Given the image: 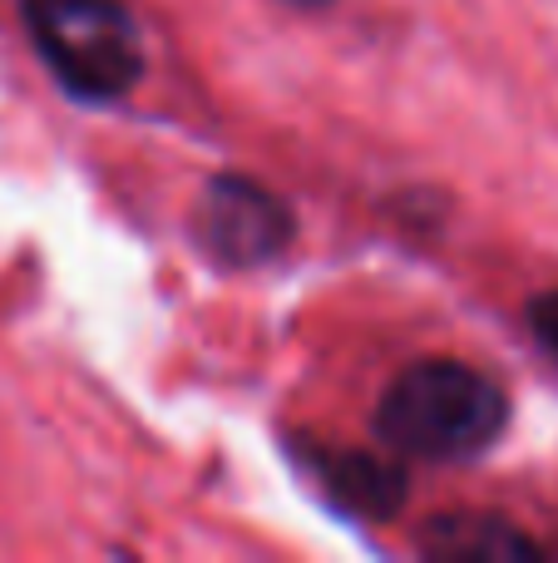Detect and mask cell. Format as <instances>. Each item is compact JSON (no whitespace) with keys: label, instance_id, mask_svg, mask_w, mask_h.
Instances as JSON below:
<instances>
[{"label":"cell","instance_id":"6da1fadb","mask_svg":"<svg viewBox=\"0 0 558 563\" xmlns=\"http://www.w3.org/2000/svg\"><path fill=\"white\" fill-rule=\"evenodd\" d=\"M510 426V390L470 361L431 356L395 371L376 406V435L405 460H475Z\"/></svg>","mask_w":558,"mask_h":563},{"label":"cell","instance_id":"7a4b0ae2","mask_svg":"<svg viewBox=\"0 0 558 563\" xmlns=\"http://www.w3.org/2000/svg\"><path fill=\"white\" fill-rule=\"evenodd\" d=\"M35 55L85 104L124 99L144 75V35L124 0H25Z\"/></svg>","mask_w":558,"mask_h":563},{"label":"cell","instance_id":"3957f363","mask_svg":"<svg viewBox=\"0 0 558 563\" xmlns=\"http://www.w3.org/2000/svg\"><path fill=\"white\" fill-rule=\"evenodd\" d=\"M297 218L267 184L247 174H217L193 208V238L217 267H263L287 253Z\"/></svg>","mask_w":558,"mask_h":563},{"label":"cell","instance_id":"277c9868","mask_svg":"<svg viewBox=\"0 0 558 563\" xmlns=\"http://www.w3.org/2000/svg\"><path fill=\"white\" fill-rule=\"evenodd\" d=\"M306 475L316 479L336 509L356 519H391L405 505V470L395 460L376 455V450H306Z\"/></svg>","mask_w":558,"mask_h":563},{"label":"cell","instance_id":"5b68a950","mask_svg":"<svg viewBox=\"0 0 558 563\" xmlns=\"http://www.w3.org/2000/svg\"><path fill=\"white\" fill-rule=\"evenodd\" d=\"M421 554L445 563H524L549 559L554 544H544L514 519L490 515V509H450L421 529Z\"/></svg>","mask_w":558,"mask_h":563},{"label":"cell","instance_id":"8992f818","mask_svg":"<svg viewBox=\"0 0 558 563\" xmlns=\"http://www.w3.org/2000/svg\"><path fill=\"white\" fill-rule=\"evenodd\" d=\"M529 331H534V341L558 361V291H544V297L529 301Z\"/></svg>","mask_w":558,"mask_h":563},{"label":"cell","instance_id":"52a82bcc","mask_svg":"<svg viewBox=\"0 0 558 563\" xmlns=\"http://www.w3.org/2000/svg\"><path fill=\"white\" fill-rule=\"evenodd\" d=\"M282 5H292V10H326L332 0H282Z\"/></svg>","mask_w":558,"mask_h":563}]
</instances>
